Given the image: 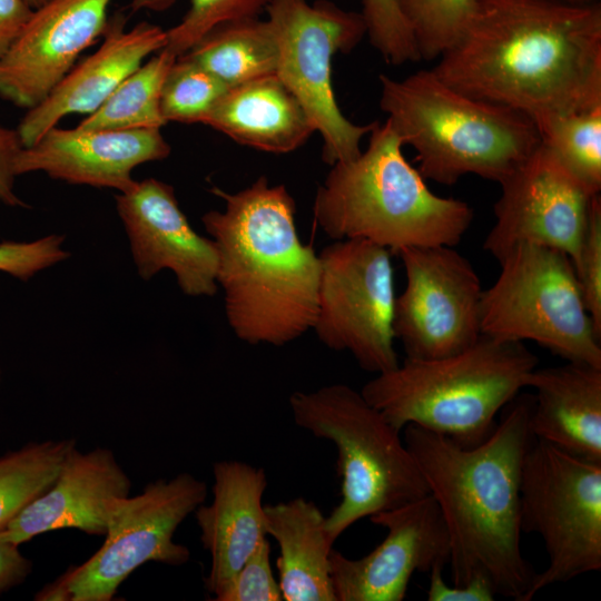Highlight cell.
<instances>
[{"instance_id":"obj_1","label":"cell","mask_w":601,"mask_h":601,"mask_svg":"<svg viewBox=\"0 0 601 601\" xmlns=\"http://www.w3.org/2000/svg\"><path fill=\"white\" fill-rule=\"evenodd\" d=\"M432 70L538 128L601 106L600 1L476 0L463 35Z\"/></svg>"},{"instance_id":"obj_2","label":"cell","mask_w":601,"mask_h":601,"mask_svg":"<svg viewBox=\"0 0 601 601\" xmlns=\"http://www.w3.org/2000/svg\"><path fill=\"white\" fill-rule=\"evenodd\" d=\"M532 395H518L494 431L464 446L414 424L403 440L442 513L450 540L452 584L481 577L496 595L523 601L534 571L521 550L520 486L534 440Z\"/></svg>"},{"instance_id":"obj_3","label":"cell","mask_w":601,"mask_h":601,"mask_svg":"<svg viewBox=\"0 0 601 601\" xmlns=\"http://www.w3.org/2000/svg\"><path fill=\"white\" fill-rule=\"evenodd\" d=\"M210 191L225 208L201 220L216 246V280L230 328L252 345L295 341L314 325L319 258L299 239L294 198L266 176L236 193Z\"/></svg>"},{"instance_id":"obj_4","label":"cell","mask_w":601,"mask_h":601,"mask_svg":"<svg viewBox=\"0 0 601 601\" xmlns=\"http://www.w3.org/2000/svg\"><path fill=\"white\" fill-rule=\"evenodd\" d=\"M364 151L331 166L313 205L315 223L335 240L361 238L393 255L408 247L456 246L474 211L436 195L404 157L391 125L375 122Z\"/></svg>"},{"instance_id":"obj_5","label":"cell","mask_w":601,"mask_h":601,"mask_svg":"<svg viewBox=\"0 0 601 601\" xmlns=\"http://www.w3.org/2000/svg\"><path fill=\"white\" fill-rule=\"evenodd\" d=\"M380 107L416 152L425 179L452 186L466 175L501 183L541 144L538 126L509 107L466 95L432 69L381 73Z\"/></svg>"},{"instance_id":"obj_6","label":"cell","mask_w":601,"mask_h":601,"mask_svg":"<svg viewBox=\"0 0 601 601\" xmlns=\"http://www.w3.org/2000/svg\"><path fill=\"white\" fill-rule=\"evenodd\" d=\"M538 357L522 342L486 335L453 355L407 358L361 390L387 422L443 434L461 445L483 442L496 416L525 386Z\"/></svg>"},{"instance_id":"obj_7","label":"cell","mask_w":601,"mask_h":601,"mask_svg":"<svg viewBox=\"0 0 601 601\" xmlns=\"http://www.w3.org/2000/svg\"><path fill=\"white\" fill-rule=\"evenodd\" d=\"M288 402L295 424L337 452L341 501L326 516L334 542L357 521L430 493L401 432L361 391L337 383L294 392Z\"/></svg>"},{"instance_id":"obj_8","label":"cell","mask_w":601,"mask_h":601,"mask_svg":"<svg viewBox=\"0 0 601 601\" xmlns=\"http://www.w3.org/2000/svg\"><path fill=\"white\" fill-rule=\"evenodd\" d=\"M499 264L500 275L482 292V334L532 341L566 362L601 367V332L587 311L571 258L556 248L522 243Z\"/></svg>"},{"instance_id":"obj_9","label":"cell","mask_w":601,"mask_h":601,"mask_svg":"<svg viewBox=\"0 0 601 601\" xmlns=\"http://www.w3.org/2000/svg\"><path fill=\"white\" fill-rule=\"evenodd\" d=\"M265 11L277 46L276 75L319 132L323 160L332 166L357 157L376 121L358 125L343 115L332 87V59L366 36L361 12L328 0H269Z\"/></svg>"},{"instance_id":"obj_10","label":"cell","mask_w":601,"mask_h":601,"mask_svg":"<svg viewBox=\"0 0 601 601\" xmlns=\"http://www.w3.org/2000/svg\"><path fill=\"white\" fill-rule=\"evenodd\" d=\"M521 531L544 542L549 563L523 601L544 588L601 569V463L534 439L522 465Z\"/></svg>"},{"instance_id":"obj_11","label":"cell","mask_w":601,"mask_h":601,"mask_svg":"<svg viewBox=\"0 0 601 601\" xmlns=\"http://www.w3.org/2000/svg\"><path fill=\"white\" fill-rule=\"evenodd\" d=\"M206 496V483L181 472L173 479H159L147 484L135 496L119 499L100 549L46 585L35 599L109 601L119 585L146 562L186 563L190 551L175 542L174 534Z\"/></svg>"},{"instance_id":"obj_12","label":"cell","mask_w":601,"mask_h":601,"mask_svg":"<svg viewBox=\"0 0 601 601\" xmlns=\"http://www.w3.org/2000/svg\"><path fill=\"white\" fill-rule=\"evenodd\" d=\"M392 255L361 238L336 240L318 255L313 329L326 347L349 352L361 368L375 374L400 363L394 347Z\"/></svg>"},{"instance_id":"obj_13","label":"cell","mask_w":601,"mask_h":601,"mask_svg":"<svg viewBox=\"0 0 601 601\" xmlns=\"http://www.w3.org/2000/svg\"><path fill=\"white\" fill-rule=\"evenodd\" d=\"M405 287L395 297L393 332L407 358L456 354L482 335L481 282L454 246L408 247L397 254Z\"/></svg>"},{"instance_id":"obj_14","label":"cell","mask_w":601,"mask_h":601,"mask_svg":"<svg viewBox=\"0 0 601 601\" xmlns=\"http://www.w3.org/2000/svg\"><path fill=\"white\" fill-rule=\"evenodd\" d=\"M500 185L483 249L500 262L518 244H536L562 250L575 267L597 195L542 141Z\"/></svg>"},{"instance_id":"obj_15","label":"cell","mask_w":601,"mask_h":601,"mask_svg":"<svg viewBox=\"0 0 601 601\" xmlns=\"http://www.w3.org/2000/svg\"><path fill=\"white\" fill-rule=\"evenodd\" d=\"M368 519L386 529V536L359 559L332 550L336 601H402L415 572H430L449 562L447 530L430 493Z\"/></svg>"},{"instance_id":"obj_16","label":"cell","mask_w":601,"mask_h":601,"mask_svg":"<svg viewBox=\"0 0 601 601\" xmlns=\"http://www.w3.org/2000/svg\"><path fill=\"white\" fill-rule=\"evenodd\" d=\"M112 0H49L35 9L0 58V97L31 109L104 36Z\"/></svg>"},{"instance_id":"obj_17","label":"cell","mask_w":601,"mask_h":601,"mask_svg":"<svg viewBox=\"0 0 601 601\" xmlns=\"http://www.w3.org/2000/svg\"><path fill=\"white\" fill-rule=\"evenodd\" d=\"M117 211L145 280L170 269L181 292L211 296L217 292V250L200 236L180 209L173 186L147 178L116 196Z\"/></svg>"},{"instance_id":"obj_18","label":"cell","mask_w":601,"mask_h":601,"mask_svg":"<svg viewBox=\"0 0 601 601\" xmlns=\"http://www.w3.org/2000/svg\"><path fill=\"white\" fill-rule=\"evenodd\" d=\"M170 145L159 128L49 129L37 142L23 147L16 158V176L43 171L73 185L129 190L132 170L145 162L169 156Z\"/></svg>"},{"instance_id":"obj_19","label":"cell","mask_w":601,"mask_h":601,"mask_svg":"<svg viewBox=\"0 0 601 601\" xmlns=\"http://www.w3.org/2000/svg\"><path fill=\"white\" fill-rule=\"evenodd\" d=\"M131 481L115 454L102 447L67 454L51 486L26 505L0 534L18 545L60 529L105 535L116 502Z\"/></svg>"},{"instance_id":"obj_20","label":"cell","mask_w":601,"mask_h":601,"mask_svg":"<svg viewBox=\"0 0 601 601\" xmlns=\"http://www.w3.org/2000/svg\"><path fill=\"white\" fill-rule=\"evenodd\" d=\"M127 16L108 19L99 49L63 77L36 107L28 109L17 128L22 146L30 147L71 114L95 112L142 61L166 47L167 32L142 21L126 30Z\"/></svg>"},{"instance_id":"obj_21","label":"cell","mask_w":601,"mask_h":601,"mask_svg":"<svg viewBox=\"0 0 601 601\" xmlns=\"http://www.w3.org/2000/svg\"><path fill=\"white\" fill-rule=\"evenodd\" d=\"M213 500L195 510L200 541L210 555L205 588L217 597L267 538L263 496L264 469L242 461L213 465Z\"/></svg>"},{"instance_id":"obj_22","label":"cell","mask_w":601,"mask_h":601,"mask_svg":"<svg viewBox=\"0 0 601 601\" xmlns=\"http://www.w3.org/2000/svg\"><path fill=\"white\" fill-rule=\"evenodd\" d=\"M525 386L535 391L530 416L534 439L601 463V367L581 362L535 367Z\"/></svg>"},{"instance_id":"obj_23","label":"cell","mask_w":601,"mask_h":601,"mask_svg":"<svg viewBox=\"0 0 601 601\" xmlns=\"http://www.w3.org/2000/svg\"><path fill=\"white\" fill-rule=\"evenodd\" d=\"M239 145L287 154L306 144L314 127L277 75L229 87L203 122Z\"/></svg>"},{"instance_id":"obj_24","label":"cell","mask_w":601,"mask_h":601,"mask_svg":"<svg viewBox=\"0 0 601 601\" xmlns=\"http://www.w3.org/2000/svg\"><path fill=\"white\" fill-rule=\"evenodd\" d=\"M265 531L278 544L277 581L284 601H336L331 578L334 541L326 516L303 496L264 506Z\"/></svg>"},{"instance_id":"obj_25","label":"cell","mask_w":601,"mask_h":601,"mask_svg":"<svg viewBox=\"0 0 601 601\" xmlns=\"http://www.w3.org/2000/svg\"><path fill=\"white\" fill-rule=\"evenodd\" d=\"M227 87L276 75L277 46L267 20L220 24L183 53Z\"/></svg>"},{"instance_id":"obj_26","label":"cell","mask_w":601,"mask_h":601,"mask_svg":"<svg viewBox=\"0 0 601 601\" xmlns=\"http://www.w3.org/2000/svg\"><path fill=\"white\" fill-rule=\"evenodd\" d=\"M177 59L164 48L129 75L92 114L76 127L81 129L132 130L166 125L160 109L166 76Z\"/></svg>"},{"instance_id":"obj_27","label":"cell","mask_w":601,"mask_h":601,"mask_svg":"<svg viewBox=\"0 0 601 601\" xmlns=\"http://www.w3.org/2000/svg\"><path fill=\"white\" fill-rule=\"evenodd\" d=\"M75 439L31 442L0 455V530L55 482Z\"/></svg>"},{"instance_id":"obj_28","label":"cell","mask_w":601,"mask_h":601,"mask_svg":"<svg viewBox=\"0 0 601 601\" xmlns=\"http://www.w3.org/2000/svg\"><path fill=\"white\" fill-rule=\"evenodd\" d=\"M542 144L587 189L601 190V106L558 116L540 128Z\"/></svg>"},{"instance_id":"obj_29","label":"cell","mask_w":601,"mask_h":601,"mask_svg":"<svg viewBox=\"0 0 601 601\" xmlns=\"http://www.w3.org/2000/svg\"><path fill=\"white\" fill-rule=\"evenodd\" d=\"M421 60L439 59L463 35L476 0H395Z\"/></svg>"},{"instance_id":"obj_30","label":"cell","mask_w":601,"mask_h":601,"mask_svg":"<svg viewBox=\"0 0 601 601\" xmlns=\"http://www.w3.org/2000/svg\"><path fill=\"white\" fill-rule=\"evenodd\" d=\"M228 88L209 71L180 55L162 85V118L166 124H201Z\"/></svg>"},{"instance_id":"obj_31","label":"cell","mask_w":601,"mask_h":601,"mask_svg":"<svg viewBox=\"0 0 601 601\" xmlns=\"http://www.w3.org/2000/svg\"><path fill=\"white\" fill-rule=\"evenodd\" d=\"M269 0H190L183 19L166 30V49L177 57L187 52L204 36L216 27L245 19L259 18ZM174 0H132L131 11L139 9L160 10Z\"/></svg>"},{"instance_id":"obj_32","label":"cell","mask_w":601,"mask_h":601,"mask_svg":"<svg viewBox=\"0 0 601 601\" xmlns=\"http://www.w3.org/2000/svg\"><path fill=\"white\" fill-rule=\"evenodd\" d=\"M361 14L371 45L387 63L421 61L412 31L395 0H362Z\"/></svg>"},{"instance_id":"obj_33","label":"cell","mask_w":601,"mask_h":601,"mask_svg":"<svg viewBox=\"0 0 601 601\" xmlns=\"http://www.w3.org/2000/svg\"><path fill=\"white\" fill-rule=\"evenodd\" d=\"M215 601H282L283 594L274 577L270 543L266 538L248 556Z\"/></svg>"},{"instance_id":"obj_34","label":"cell","mask_w":601,"mask_h":601,"mask_svg":"<svg viewBox=\"0 0 601 601\" xmlns=\"http://www.w3.org/2000/svg\"><path fill=\"white\" fill-rule=\"evenodd\" d=\"M583 300L597 328L601 332V199L593 198L580 256L575 265Z\"/></svg>"},{"instance_id":"obj_35","label":"cell","mask_w":601,"mask_h":601,"mask_svg":"<svg viewBox=\"0 0 601 601\" xmlns=\"http://www.w3.org/2000/svg\"><path fill=\"white\" fill-rule=\"evenodd\" d=\"M63 237L49 235L30 242L0 243V270L21 280H28L37 272L50 267L69 257L61 248Z\"/></svg>"},{"instance_id":"obj_36","label":"cell","mask_w":601,"mask_h":601,"mask_svg":"<svg viewBox=\"0 0 601 601\" xmlns=\"http://www.w3.org/2000/svg\"><path fill=\"white\" fill-rule=\"evenodd\" d=\"M443 565L430 570V583L426 592L428 601H493L496 595L491 583L481 577L464 585H449L443 579Z\"/></svg>"},{"instance_id":"obj_37","label":"cell","mask_w":601,"mask_h":601,"mask_svg":"<svg viewBox=\"0 0 601 601\" xmlns=\"http://www.w3.org/2000/svg\"><path fill=\"white\" fill-rule=\"evenodd\" d=\"M23 148L17 129L0 124V201L8 206L28 207L14 193V162Z\"/></svg>"},{"instance_id":"obj_38","label":"cell","mask_w":601,"mask_h":601,"mask_svg":"<svg viewBox=\"0 0 601 601\" xmlns=\"http://www.w3.org/2000/svg\"><path fill=\"white\" fill-rule=\"evenodd\" d=\"M31 572V561L19 545L0 534V594L22 583Z\"/></svg>"},{"instance_id":"obj_39","label":"cell","mask_w":601,"mask_h":601,"mask_svg":"<svg viewBox=\"0 0 601 601\" xmlns=\"http://www.w3.org/2000/svg\"><path fill=\"white\" fill-rule=\"evenodd\" d=\"M32 11L23 0H0V58L18 37Z\"/></svg>"},{"instance_id":"obj_40","label":"cell","mask_w":601,"mask_h":601,"mask_svg":"<svg viewBox=\"0 0 601 601\" xmlns=\"http://www.w3.org/2000/svg\"><path fill=\"white\" fill-rule=\"evenodd\" d=\"M32 10L41 7L49 0H23Z\"/></svg>"},{"instance_id":"obj_41","label":"cell","mask_w":601,"mask_h":601,"mask_svg":"<svg viewBox=\"0 0 601 601\" xmlns=\"http://www.w3.org/2000/svg\"><path fill=\"white\" fill-rule=\"evenodd\" d=\"M570 3H578V4H587V3H593L598 2L599 0H562Z\"/></svg>"}]
</instances>
